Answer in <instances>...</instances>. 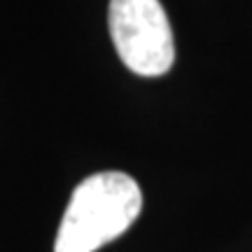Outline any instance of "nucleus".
<instances>
[{"label": "nucleus", "mask_w": 252, "mask_h": 252, "mask_svg": "<svg viewBox=\"0 0 252 252\" xmlns=\"http://www.w3.org/2000/svg\"><path fill=\"white\" fill-rule=\"evenodd\" d=\"M140 210L143 191L131 175L122 171L94 173L72 191L54 252H96L124 234Z\"/></svg>", "instance_id": "nucleus-1"}, {"label": "nucleus", "mask_w": 252, "mask_h": 252, "mask_svg": "<svg viewBox=\"0 0 252 252\" xmlns=\"http://www.w3.org/2000/svg\"><path fill=\"white\" fill-rule=\"evenodd\" d=\"M108 24L119 59L131 72L159 77L173 68V31L159 0H110Z\"/></svg>", "instance_id": "nucleus-2"}]
</instances>
